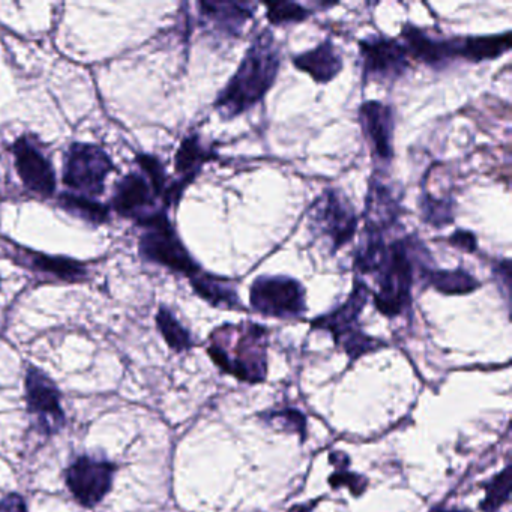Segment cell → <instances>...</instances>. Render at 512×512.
Listing matches in <instances>:
<instances>
[{"mask_svg": "<svg viewBox=\"0 0 512 512\" xmlns=\"http://www.w3.org/2000/svg\"><path fill=\"white\" fill-rule=\"evenodd\" d=\"M137 163L142 167L143 172L148 176L149 185H151L152 191L155 196L164 193V187H166V172H164L163 166L157 158L151 157V155H140L137 158Z\"/></svg>", "mask_w": 512, "mask_h": 512, "instance_id": "obj_29", "label": "cell"}, {"mask_svg": "<svg viewBox=\"0 0 512 512\" xmlns=\"http://www.w3.org/2000/svg\"><path fill=\"white\" fill-rule=\"evenodd\" d=\"M449 244L458 250L466 251V253H473L478 247L475 236L466 230H457L454 235L449 236Z\"/></svg>", "mask_w": 512, "mask_h": 512, "instance_id": "obj_32", "label": "cell"}, {"mask_svg": "<svg viewBox=\"0 0 512 512\" xmlns=\"http://www.w3.org/2000/svg\"><path fill=\"white\" fill-rule=\"evenodd\" d=\"M13 151L17 172L25 187L41 196H52L56 190L55 170L40 149L26 137H20L14 143Z\"/></svg>", "mask_w": 512, "mask_h": 512, "instance_id": "obj_12", "label": "cell"}, {"mask_svg": "<svg viewBox=\"0 0 512 512\" xmlns=\"http://www.w3.org/2000/svg\"><path fill=\"white\" fill-rule=\"evenodd\" d=\"M212 158H215V155L203 148L199 137H187L179 146V151L176 152V172L182 173V175H185V178L194 179L202 164L212 160Z\"/></svg>", "mask_w": 512, "mask_h": 512, "instance_id": "obj_22", "label": "cell"}, {"mask_svg": "<svg viewBox=\"0 0 512 512\" xmlns=\"http://www.w3.org/2000/svg\"><path fill=\"white\" fill-rule=\"evenodd\" d=\"M379 290L374 293V305L386 317H397L412 301L413 262L407 242L388 245L385 260L377 269Z\"/></svg>", "mask_w": 512, "mask_h": 512, "instance_id": "obj_3", "label": "cell"}, {"mask_svg": "<svg viewBox=\"0 0 512 512\" xmlns=\"http://www.w3.org/2000/svg\"><path fill=\"white\" fill-rule=\"evenodd\" d=\"M511 49V34L494 35V37L460 38L458 58L470 62L493 61Z\"/></svg>", "mask_w": 512, "mask_h": 512, "instance_id": "obj_19", "label": "cell"}, {"mask_svg": "<svg viewBox=\"0 0 512 512\" xmlns=\"http://www.w3.org/2000/svg\"><path fill=\"white\" fill-rule=\"evenodd\" d=\"M32 265L40 271L58 275L62 280L77 281L86 275V269L82 263L67 257H52L38 253L32 256Z\"/></svg>", "mask_w": 512, "mask_h": 512, "instance_id": "obj_25", "label": "cell"}, {"mask_svg": "<svg viewBox=\"0 0 512 512\" xmlns=\"http://www.w3.org/2000/svg\"><path fill=\"white\" fill-rule=\"evenodd\" d=\"M329 482L335 488L340 484L347 485L355 496H359L365 490V484H367L364 478H359V476L344 472V470L343 472H335L332 478L329 479Z\"/></svg>", "mask_w": 512, "mask_h": 512, "instance_id": "obj_31", "label": "cell"}, {"mask_svg": "<svg viewBox=\"0 0 512 512\" xmlns=\"http://www.w3.org/2000/svg\"><path fill=\"white\" fill-rule=\"evenodd\" d=\"M148 230L140 238L139 247L143 257L188 277L199 274V265L190 256L167 217Z\"/></svg>", "mask_w": 512, "mask_h": 512, "instance_id": "obj_9", "label": "cell"}, {"mask_svg": "<svg viewBox=\"0 0 512 512\" xmlns=\"http://www.w3.org/2000/svg\"><path fill=\"white\" fill-rule=\"evenodd\" d=\"M263 418L268 419L271 424L280 425L284 431L299 433L305 437V418L298 410L286 409L280 410V412H271Z\"/></svg>", "mask_w": 512, "mask_h": 512, "instance_id": "obj_30", "label": "cell"}, {"mask_svg": "<svg viewBox=\"0 0 512 512\" xmlns=\"http://www.w3.org/2000/svg\"><path fill=\"white\" fill-rule=\"evenodd\" d=\"M425 278H427L431 287H434L437 292L445 293V295H466V293L475 292L481 286L479 281L464 269L428 271L425 272Z\"/></svg>", "mask_w": 512, "mask_h": 512, "instance_id": "obj_21", "label": "cell"}, {"mask_svg": "<svg viewBox=\"0 0 512 512\" xmlns=\"http://www.w3.org/2000/svg\"><path fill=\"white\" fill-rule=\"evenodd\" d=\"M280 53L268 31L254 40L239 65L233 79L226 86L215 107L226 118H235L263 100L277 79Z\"/></svg>", "mask_w": 512, "mask_h": 512, "instance_id": "obj_1", "label": "cell"}, {"mask_svg": "<svg viewBox=\"0 0 512 512\" xmlns=\"http://www.w3.org/2000/svg\"><path fill=\"white\" fill-rule=\"evenodd\" d=\"M403 40L406 41L404 49L407 55L430 67L442 68L446 62L457 58V38L436 40L428 37L421 29L406 25L403 28Z\"/></svg>", "mask_w": 512, "mask_h": 512, "instance_id": "obj_14", "label": "cell"}, {"mask_svg": "<svg viewBox=\"0 0 512 512\" xmlns=\"http://www.w3.org/2000/svg\"><path fill=\"white\" fill-rule=\"evenodd\" d=\"M362 130L379 160L389 161L392 152V136H394V113L391 107L379 101H367L359 109Z\"/></svg>", "mask_w": 512, "mask_h": 512, "instance_id": "obj_13", "label": "cell"}, {"mask_svg": "<svg viewBox=\"0 0 512 512\" xmlns=\"http://www.w3.org/2000/svg\"><path fill=\"white\" fill-rule=\"evenodd\" d=\"M310 224L322 236L329 238L332 250L349 244L358 227V217L346 197L337 191H326L325 196L313 206Z\"/></svg>", "mask_w": 512, "mask_h": 512, "instance_id": "obj_10", "label": "cell"}, {"mask_svg": "<svg viewBox=\"0 0 512 512\" xmlns=\"http://www.w3.org/2000/svg\"><path fill=\"white\" fill-rule=\"evenodd\" d=\"M293 64L298 70L310 74L314 82L322 85L331 82L343 70V59L331 41H325L316 49L296 56Z\"/></svg>", "mask_w": 512, "mask_h": 512, "instance_id": "obj_16", "label": "cell"}, {"mask_svg": "<svg viewBox=\"0 0 512 512\" xmlns=\"http://www.w3.org/2000/svg\"><path fill=\"white\" fill-rule=\"evenodd\" d=\"M28 412L35 419L38 430L44 436H53L65 425V413L61 406V391L43 371L28 367L25 379Z\"/></svg>", "mask_w": 512, "mask_h": 512, "instance_id": "obj_8", "label": "cell"}, {"mask_svg": "<svg viewBox=\"0 0 512 512\" xmlns=\"http://www.w3.org/2000/svg\"><path fill=\"white\" fill-rule=\"evenodd\" d=\"M116 466L91 455H80L65 470V482L77 502L95 508L112 490Z\"/></svg>", "mask_w": 512, "mask_h": 512, "instance_id": "obj_7", "label": "cell"}, {"mask_svg": "<svg viewBox=\"0 0 512 512\" xmlns=\"http://www.w3.org/2000/svg\"><path fill=\"white\" fill-rule=\"evenodd\" d=\"M152 193L154 191H152L148 179L137 175V173H131L119 182L118 190L113 197V208L124 217L137 218L140 221L142 218L148 217L146 209L154 205Z\"/></svg>", "mask_w": 512, "mask_h": 512, "instance_id": "obj_15", "label": "cell"}, {"mask_svg": "<svg viewBox=\"0 0 512 512\" xmlns=\"http://www.w3.org/2000/svg\"><path fill=\"white\" fill-rule=\"evenodd\" d=\"M113 169L112 160L100 146L74 143L65 158L64 184L82 196H100Z\"/></svg>", "mask_w": 512, "mask_h": 512, "instance_id": "obj_5", "label": "cell"}, {"mask_svg": "<svg viewBox=\"0 0 512 512\" xmlns=\"http://www.w3.org/2000/svg\"><path fill=\"white\" fill-rule=\"evenodd\" d=\"M421 208L424 220L433 226H445L454 220V211H452L454 203L451 200L434 199L425 194Z\"/></svg>", "mask_w": 512, "mask_h": 512, "instance_id": "obj_28", "label": "cell"}, {"mask_svg": "<svg viewBox=\"0 0 512 512\" xmlns=\"http://www.w3.org/2000/svg\"><path fill=\"white\" fill-rule=\"evenodd\" d=\"M256 5L247 2H200L202 14L215 23L218 29L238 35L245 23L253 17Z\"/></svg>", "mask_w": 512, "mask_h": 512, "instance_id": "obj_18", "label": "cell"}, {"mask_svg": "<svg viewBox=\"0 0 512 512\" xmlns=\"http://www.w3.org/2000/svg\"><path fill=\"white\" fill-rule=\"evenodd\" d=\"M367 227L365 229L382 233L397 221L400 214L398 200L394 191L382 182H371L370 193L367 196Z\"/></svg>", "mask_w": 512, "mask_h": 512, "instance_id": "obj_17", "label": "cell"}, {"mask_svg": "<svg viewBox=\"0 0 512 512\" xmlns=\"http://www.w3.org/2000/svg\"><path fill=\"white\" fill-rule=\"evenodd\" d=\"M0 512H28V506L20 494L11 493L0 500Z\"/></svg>", "mask_w": 512, "mask_h": 512, "instance_id": "obj_33", "label": "cell"}, {"mask_svg": "<svg viewBox=\"0 0 512 512\" xmlns=\"http://www.w3.org/2000/svg\"><path fill=\"white\" fill-rule=\"evenodd\" d=\"M157 325L170 349L175 350V352H185V350H190L193 347V338H191L190 332L181 325V322L173 316L172 311L167 310L166 307H161L158 311Z\"/></svg>", "mask_w": 512, "mask_h": 512, "instance_id": "obj_24", "label": "cell"}, {"mask_svg": "<svg viewBox=\"0 0 512 512\" xmlns=\"http://www.w3.org/2000/svg\"><path fill=\"white\" fill-rule=\"evenodd\" d=\"M485 490H487V496L482 502V511L496 512L500 506L505 505L508 502L509 494H511V469L509 466H506L502 473L494 476L488 482Z\"/></svg>", "mask_w": 512, "mask_h": 512, "instance_id": "obj_26", "label": "cell"}, {"mask_svg": "<svg viewBox=\"0 0 512 512\" xmlns=\"http://www.w3.org/2000/svg\"><path fill=\"white\" fill-rule=\"evenodd\" d=\"M191 284H193V289L196 290L197 295L208 301L209 304L214 305V307L229 308V310L242 307L235 287L224 278L209 274H197L191 277Z\"/></svg>", "mask_w": 512, "mask_h": 512, "instance_id": "obj_20", "label": "cell"}, {"mask_svg": "<svg viewBox=\"0 0 512 512\" xmlns=\"http://www.w3.org/2000/svg\"><path fill=\"white\" fill-rule=\"evenodd\" d=\"M268 332L256 323L224 326L211 337L208 352L215 364L242 382H263L268 373Z\"/></svg>", "mask_w": 512, "mask_h": 512, "instance_id": "obj_2", "label": "cell"}, {"mask_svg": "<svg viewBox=\"0 0 512 512\" xmlns=\"http://www.w3.org/2000/svg\"><path fill=\"white\" fill-rule=\"evenodd\" d=\"M361 47L364 77L368 79L394 80L400 79L407 68V52L403 44L385 37H371L359 43Z\"/></svg>", "mask_w": 512, "mask_h": 512, "instance_id": "obj_11", "label": "cell"}, {"mask_svg": "<svg viewBox=\"0 0 512 512\" xmlns=\"http://www.w3.org/2000/svg\"><path fill=\"white\" fill-rule=\"evenodd\" d=\"M265 7L266 17L272 25L301 23L310 16V11L295 2H272V4H265Z\"/></svg>", "mask_w": 512, "mask_h": 512, "instance_id": "obj_27", "label": "cell"}, {"mask_svg": "<svg viewBox=\"0 0 512 512\" xmlns=\"http://www.w3.org/2000/svg\"><path fill=\"white\" fill-rule=\"evenodd\" d=\"M62 208L89 223L103 224L109 220V208L82 194H62L59 197Z\"/></svg>", "mask_w": 512, "mask_h": 512, "instance_id": "obj_23", "label": "cell"}, {"mask_svg": "<svg viewBox=\"0 0 512 512\" xmlns=\"http://www.w3.org/2000/svg\"><path fill=\"white\" fill-rule=\"evenodd\" d=\"M431 512H464V511H460V509H455V508H452V509H449V508H434L433 511Z\"/></svg>", "mask_w": 512, "mask_h": 512, "instance_id": "obj_34", "label": "cell"}, {"mask_svg": "<svg viewBox=\"0 0 512 512\" xmlns=\"http://www.w3.org/2000/svg\"><path fill=\"white\" fill-rule=\"evenodd\" d=\"M250 304L257 313L278 319H296L307 311L304 287L290 277H259L250 289Z\"/></svg>", "mask_w": 512, "mask_h": 512, "instance_id": "obj_6", "label": "cell"}, {"mask_svg": "<svg viewBox=\"0 0 512 512\" xmlns=\"http://www.w3.org/2000/svg\"><path fill=\"white\" fill-rule=\"evenodd\" d=\"M368 293L370 290L367 289V286L361 280H355L352 295L349 296L346 304L326 316L313 320V328L326 329L331 332L337 344L343 346L347 355L352 359L385 346L382 341L364 334L358 328V317L367 304Z\"/></svg>", "mask_w": 512, "mask_h": 512, "instance_id": "obj_4", "label": "cell"}]
</instances>
